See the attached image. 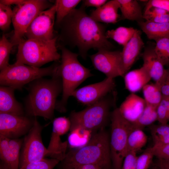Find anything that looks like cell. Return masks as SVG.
<instances>
[{
	"mask_svg": "<svg viewBox=\"0 0 169 169\" xmlns=\"http://www.w3.org/2000/svg\"><path fill=\"white\" fill-rule=\"evenodd\" d=\"M155 46L150 45L145 49L142 54V66L155 82L160 80L164 76L166 69L157 56Z\"/></svg>",
	"mask_w": 169,
	"mask_h": 169,
	"instance_id": "18",
	"label": "cell"
},
{
	"mask_svg": "<svg viewBox=\"0 0 169 169\" xmlns=\"http://www.w3.org/2000/svg\"><path fill=\"white\" fill-rule=\"evenodd\" d=\"M151 169H161L157 166L154 165V166L152 167Z\"/></svg>",
	"mask_w": 169,
	"mask_h": 169,
	"instance_id": "49",
	"label": "cell"
},
{
	"mask_svg": "<svg viewBox=\"0 0 169 169\" xmlns=\"http://www.w3.org/2000/svg\"><path fill=\"white\" fill-rule=\"evenodd\" d=\"M147 137L142 130L136 129L129 134L128 138L126 155L130 152L140 150L146 144Z\"/></svg>",
	"mask_w": 169,
	"mask_h": 169,
	"instance_id": "27",
	"label": "cell"
},
{
	"mask_svg": "<svg viewBox=\"0 0 169 169\" xmlns=\"http://www.w3.org/2000/svg\"><path fill=\"white\" fill-rule=\"evenodd\" d=\"M42 129L43 127L36 117H34L33 126L23 139L20 154L19 168L47 156L48 151L42 139Z\"/></svg>",
	"mask_w": 169,
	"mask_h": 169,
	"instance_id": "10",
	"label": "cell"
},
{
	"mask_svg": "<svg viewBox=\"0 0 169 169\" xmlns=\"http://www.w3.org/2000/svg\"><path fill=\"white\" fill-rule=\"evenodd\" d=\"M14 46L3 34L0 40V69L2 70L9 65V57Z\"/></svg>",
	"mask_w": 169,
	"mask_h": 169,
	"instance_id": "31",
	"label": "cell"
},
{
	"mask_svg": "<svg viewBox=\"0 0 169 169\" xmlns=\"http://www.w3.org/2000/svg\"><path fill=\"white\" fill-rule=\"evenodd\" d=\"M58 37L49 41L23 40L18 44L16 62L36 67L61 58L57 46Z\"/></svg>",
	"mask_w": 169,
	"mask_h": 169,
	"instance_id": "6",
	"label": "cell"
},
{
	"mask_svg": "<svg viewBox=\"0 0 169 169\" xmlns=\"http://www.w3.org/2000/svg\"><path fill=\"white\" fill-rule=\"evenodd\" d=\"M146 21L157 23H169V12L152 17Z\"/></svg>",
	"mask_w": 169,
	"mask_h": 169,
	"instance_id": "41",
	"label": "cell"
},
{
	"mask_svg": "<svg viewBox=\"0 0 169 169\" xmlns=\"http://www.w3.org/2000/svg\"><path fill=\"white\" fill-rule=\"evenodd\" d=\"M155 83L160 87L162 96L169 98V84L161 80Z\"/></svg>",
	"mask_w": 169,
	"mask_h": 169,
	"instance_id": "43",
	"label": "cell"
},
{
	"mask_svg": "<svg viewBox=\"0 0 169 169\" xmlns=\"http://www.w3.org/2000/svg\"><path fill=\"white\" fill-rule=\"evenodd\" d=\"M62 169H72L84 165H98L112 169L110 137L103 128L93 135L84 146L70 150L61 161Z\"/></svg>",
	"mask_w": 169,
	"mask_h": 169,
	"instance_id": "3",
	"label": "cell"
},
{
	"mask_svg": "<svg viewBox=\"0 0 169 169\" xmlns=\"http://www.w3.org/2000/svg\"><path fill=\"white\" fill-rule=\"evenodd\" d=\"M121 51L100 49L90 56L94 68L103 73L106 77L114 79L123 77L121 69Z\"/></svg>",
	"mask_w": 169,
	"mask_h": 169,
	"instance_id": "14",
	"label": "cell"
},
{
	"mask_svg": "<svg viewBox=\"0 0 169 169\" xmlns=\"http://www.w3.org/2000/svg\"><path fill=\"white\" fill-rule=\"evenodd\" d=\"M60 162L57 159L44 158L39 161L24 165L19 169H53Z\"/></svg>",
	"mask_w": 169,
	"mask_h": 169,
	"instance_id": "32",
	"label": "cell"
},
{
	"mask_svg": "<svg viewBox=\"0 0 169 169\" xmlns=\"http://www.w3.org/2000/svg\"><path fill=\"white\" fill-rule=\"evenodd\" d=\"M71 122L69 117H59L54 119L50 141L47 148V156L62 161L67 153L68 141H62L61 136L70 131Z\"/></svg>",
	"mask_w": 169,
	"mask_h": 169,
	"instance_id": "12",
	"label": "cell"
},
{
	"mask_svg": "<svg viewBox=\"0 0 169 169\" xmlns=\"http://www.w3.org/2000/svg\"><path fill=\"white\" fill-rule=\"evenodd\" d=\"M146 105L144 99L131 93L126 98L119 108L126 119L133 122L140 115Z\"/></svg>",
	"mask_w": 169,
	"mask_h": 169,
	"instance_id": "20",
	"label": "cell"
},
{
	"mask_svg": "<svg viewBox=\"0 0 169 169\" xmlns=\"http://www.w3.org/2000/svg\"><path fill=\"white\" fill-rule=\"evenodd\" d=\"M136 30L133 27L120 26L106 31L105 35L107 38L112 39L124 47L132 38Z\"/></svg>",
	"mask_w": 169,
	"mask_h": 169,
	"instance_id": "25",
	"label": "cell"
},
{
	"mask_svg": "<svg viewBox=\"0 0 169 169\" xmlns=\"http://www.w3.org/2000/svg\"><path fill=\"white\" fill-rule=\"evenodd\" d=\"M120 4L122 19L137 22L144 19L141 8L136 0H118Z\"/></svg>",
	"mask_w": 169,
	"mask_h": 169,
	"instance_id": "24",
	"label": "cell"
},
{
	"mask_svg": "<svg viewBox=\"0 0 169 169\" xmlns=\"http://www.w3.org/2000/svg\"><path fill=\"white\" fill-rule=\"evenodd\" d=\"M55 14V4L40 13L28 27L25 36L27 39L44 41L53 39L55 37L54 33Z\"/></svg>",
	"mask_w": 169,
	"mask_h": 169,
	"instance_id": "11",
	"label": "cell"
},
{
	"mask_svg": "<svg viewBox=\"0 0 169 169\" xmlns=\"http://www.w3.org/2000/svg\"><path fill=\"white\" fill-rule=\"evenodd\" d=\"M154 49L158 59L164 66L169 64V38H164L156 41Z\"/></svg>",
	"mask_w": 169,
	"mask_h": 169,
	"instance_id": "30",
	"label": "cell"
},
{
	"mask_svg": "<svg viewBox=\"0 0 169 169\" xmlns=\"http://www.w3.org/2000/svg\"><path fill=\"white\" fill-rule=\"evenodd\" d=\"M169 102V98L163 97L157 107V120L160 124H167L168 122L167 111Z\"/></svg>",
	"mask_w": 169,
	"mask_h": 169,
	"instance_id": "35",
	"label": "cell"
},
{
	"mask_svg": "<svg viewBox=\"0 0 169 169\" xmlns=\"http://www.w3.org/2000/svg\"><path fill=\"white\" fill-rule=\"evenodd\" d=\"M34 119L25 115L0 113V135L10 139L19 138L28 132Z\"/></svg>",
	"mask_w": 169,
	"mask_h": 169,
	"instance_id": "15",
	"label": "cell"
},
{
	"mask_svg": "<svg viewBox=\"0 0 169 169\" xmlns=\"http://www.w3.org/2000/svg\"><path fill=\"white\" fill-rule=\"evenodd\" d=\"M157 107L146 104L143 112L135 121L131 122L134 130L142 129L146 126L151 125L157 120Z\"/></svg>",
	"mask_w": 169,
	"mask_h": 169,
	"instance_id": "26",
	"label": "cell"
},
{
	"mask_svg": "<svg viewBox=\"0 0 169 169\" xmlns=\"http://www.w3.org/2000/svg\"><path fill=\"white\" fill-rule=\"evenodd\" d=\"M85 9L82 5L74 9L59 26L61 29L60 40L66 45L76 47L84 59L90 49L110 50L114 48L106 37L105 26L93 20Z\"/></svg>",
	"mask_w": 169,
	"mask_h": 169,
	"instance_id": "1",
	"label": "cell"
},
{
	"mask_svg": "<svg viewBox=\"0 0 169 169\" xmlns=\"http://www.w3.org/2000/svg\"><path fill=\"white\" fill-rule=\"evenodd\" d=\"M61 62L57 68L62 79V95L61 100L56 103L55 109L64 112L66 110L69 97L81 83L93 74L78 61V54L64 47H61Z\"/></svg>",
	"mask_w": 169,
	"mask_h": 169,
	"instance_id": "4",
	"label": "cell"
},
{
	"mask_svg": "<svg viewBox=\"0 0 169 169\" xmlns=\"http://www.w3.org/2000/svg\"><path fill=\"white\" fill-rule=\"evenodd\" d=\"M142 90L146 104L157 107L163 97L159 86L155 83L148 84Z\"/></svg>",
	"mask_w": 169,
	"mask_h": 169,
	"instance_id": "29",
	"label": "cell"
},
{
	"mask_svg": "<svg viewBox=\"0 0 169 169\" xmlns=\"http://www.w3.org/2000/svg\"><path fill=\"white\" fill-rule=\"evenodd\" d=\"M136 152H129L125 156L121 169H136Z\"/></svg>",
	"mask_w": 169,
	"mask_h": 169,
	"instance_id": "37",
	"label": "cell"
},
{
	"mask_svg": "<svg viewBox=\"0 0 169 169\" xmlns=\"http://www.w3.org/2000/svg\"><path fill=\"white\" fill-rule=\"evenodd\" d=\"M114 92L82 110L72 111L69 117L70 132L79 130L92 131L104 128L110 120V110L116 102V94Z\"/></svg>",
	"mask_w": 169,
	"mask_h": 169,
	"instance_id": "5",
	"label": "cell"
},
{
	"mask_svg": "<svg viewBox=\"0 0 169 169\" xmlns=\"http://www.w3.org/2000/svg\"><path fill=\"white\" fill-rule=\"evenodd\" d=\"M53 5L47 0H25L14 7L12 18L14 33L11 41L14 45L23 40L27 29L36 17Z\"/></svg>",
	"mask_w": 169,
	"mask_h": 169,
	"instance_id": "9",
	"label": "cell"
},
{
	"mask_svg": "<svg viewBox=\"0 0 169 169\" xmlns=\"http://www.w3.org/2000/svg\"><path fill=\"white\" fill-rule=\"evenodd\" d=\"M51 77L49 79H38L30 84L25 102L26 115L53 119L57 98L63 90L62 79L57 67Z\"/></svg>",
	"mask_w": 169,
	"mask_h": 169,
	"instance_id": "2",
	"label": "cell"
},
{
	"mask_svg": "<svg viewBox=\"0 0 169 169\" xmlns=\"http://www.w3.org/2000/svg\"><path fill=\"white\" fill-rule=\"evenodd\" d=\"M155 156L158 159H169V144L155 149Z\"/></svg>",
	"mask_w": 169,
	"mask_h": 169,
	"instance_id": "39",
	"label": "cell"
},
{
	"mask_svg": "<svg viewBox=\"0 0 169 169\" xmlns=\"http://www.w3.org/2000/svg\"><path fill=\"white\" fill-rule=\"evenodd\" d=\"M154 165L161 169H169V159L157 158Z\"/></svg>",
	"mask_w": 169,
	"mask_h": 169,
	"instance_id": "44",
	"label": "cell"
},
{
	"mask_svg": "<svg viewBox=\"0 0 169 169\" xmlns=\"http://www.w3.org/2000/svg\"><path fill=\"white\" fill-rule=\"evenodd\" d=\"M120 8L118 0L109 1L100 7L92 10L90 16L98 23H115L120 17L118 13Z\"/></svg>",
	"mask_w": 169,
	"mask_h": 169,
	"instance_id": "21",
	"label": "cell"
},
{
	"mask_svg": "<svg viewBox=\"0 0 169 169\" xmlns=\"http://www.w3.org/2000/svg\"><path fill=\"white\" fill-rule=\"evenodd\" d=\"M80 0H57L54 4L56 8L55 24L59 26L63 19L81 1Z\"/></svg>",
	"mask_w": 169,
	"mask_h": 169,
	"instance_id": "28",
	"label": "cell"
},
{
	"mask_svg": "<svg viewBox=\"0 0 169 169\" xmlns=\"http://www.w3.org/2000/svg\"><path fill=\"white\" fill-rule=\"evenodd\" d=\"M72 169H103L101 167L92 164L76 166Z\"/></svg>",
	"mask_w": 169,
	"mask_h": 169,
	"instance_id": "46",
	"label": "cell"
},
{
	"mask_svg": "<svg viewBox=\"0 0 169 169\" xmlns=\"http://www.w3.org/2000/svg\"><path fill=\"white\" fill-rule=\"evenodd\" d=\"M152 8H156L169 12V0H150L145 8L146 11Z\"/></svg>",
	"mask_w": 169,
	"mask_h": 169,
	"instance_id": "38",
	"label": "cell"
},
{
	"mask_svg": "<svg viewBox=\"0 0 169 169\" xmlns=\"http://www.w3.org/2000/svg\"><path fill=\"white\" fill-rule=\"evenodd\" d=\"M138 23L150 39L156 41L161 38H169V23H162L143 21Z\"/></svg>",
	"mask_w": 169,
	"mask_h": 169,
	"instance_id": "23",
	"label": "cell"
},
{
	"mask_svg": "<svg viewBox=\"0 0 169 169\" xmlns=\"http://www.w3.org/2000/svg\"><path fill=\"white\" fill-rule=\"evenodd\" d=\"M13 14L10 6L0 3V28L3 31H6L9 28Z\"/></svg>",
	"mask_w": 169,
	"mask_h": 169,
	"instance_id": "33",
	"label": "cell"
},
{
	"mask_svg": "<svg viewBox=\"0 0 169 169\" xmlns=\"http://www.w3.org/2000/svg\"><path fill=\"white\" fill-rule=\"evenodd\" d=\"M0 169H9V168L4 163L1 161Z\"/></svg>",
	"mask_w": 169,
	"mask_h": 169,
	"instance_id": "48",
	"label": "cell"
},
{
	"mask_svg": "<svg viewBox=\"0 0 169 169\" xmlns=\"http://www.w3.org/2000/svg\"><path fill=\"white\" fill-rule=\"evenodd\" d=\"M154 148H148L138 156L136 162V169H148L155 156Z\"/></svg>",
	"mask_w": 169,
	"mask_h": 169,
	"instance_id": "34",
	"label": "cell"
},
{
	"mask_svg": "<svg viewBox=\"0 0 169 169\" xmlns=\"http://www.w3.org/2000/svg\"><path fill=\"white\" fill-rule=\"evenodd\" d=\"M23 140L10 139L0 135L1 162L9 169H19V162Z\"/></svg>",
	"mask_w": 169,
	"mask_h": 169,
	"instance_id": "16",
	"label": "cell"
},
{
	"mask_svg": "<svg viewBox=\"0 0 169 169\" xmlns=\"http://www.w3.org/2000/svg\"><path fill=\"white\" fill-rule=\"evenodd\" d=\"M115 87L114 79L106 77L102 81L76 89L71 96L87 106L98 101L113 91Z\"/></svg>",
	"mask_w": 169,
	"mask_h": 169,
	"instance_id": "13",
	"label": "cell"
},
{
	"mask_svg": "<svg viewBox=\"0 0 169 169\" xmlns=\"http://www.w3.org/2000/svg\"><path fill=\"white\" fill-rule=\"evenodd\" d=\"M150 129L154 142L169 132V124L151 125Z\"/></svg>",
	"mask_w": 169,
	"mask_h": 169,
	"instance_id": "36",
	"label": "cell"
},
{
	"mask_svg": "<svg viewBox=\"0 0 169 169\" xmlns=\"http://www.w3.org/2000/svg\"><path fill=\"white\" fill-rule=\"evenodd\" d=\"M14 88L1 85L0 87V113L24 115L22 105L15 99Z\"/></svg>",
	"mask_w": 169,
	"mask_h": 169,
	"instance_id": "19",
	"label": "cell"
},
{
	"mask_svg": "<svg viewBox=\"0 0 169 169\" xmlns=\"http://www.w3.org/2000/svg\"><path fill=\"white\" fill-rule=\"evenodd\" d=\"M144 45L141 32L136 29L133 36L121 51V69L124 76L134 63Z\"/></svg>",
	"mask_w": 169,
	"mask_h": 169,
	"instance_id": "17",
	"label": "cell"
},
{
	"mask_svg": "<svg viewBox=\"0 0 169 169\" xmlns=\"http://www.w3.org/2000/svg\"><path fill=\"white\" fill-rule=\"evenodd\" d=\"M160 80L169 84V68L166 69L165 74Z\"/></svg>",
	"mask_w": 169,
	"mask_h": 169,
	"instance_id": "47",
	"label": "cell"
},
{
	"mask_svg": "<svg viewBox=\"0 0 169 169\" xmlns=\"http://www.w3.org/2000/svg\"><path fill=\"white\" fill-rule=\"evenodd\" d=\"M167 118L168 121H169V102L168 107Z\"/></svg>",
	"mask_w": 169,
	"mask_h": 169,
	"instance_id": "50",
	"label": "cell"
},
{
	"mask_svg": "<svg viewBox=\"0 0 169 169\" xmlns=\"http://www.w3.org/2000/svg\"><path fill=\"white\" fill-rule=\"evenodd\" d=\"M123 77L125 88L134 93L142 89L151 79L142 66L140 68L128 71Z\"/></svg>",
	"mask_w": 169,
	"mask_h": 169,
	"instance_id": "22",
	"label": "cell"
},
{
	"mask_svg": "<svg viewBox=\"0 0 169 169\" xmlns=\"http://www.w3.org/2000/svg\"><path fill=\"white\" fill-rule=\"evenodd\" d=\"M83 1L82 5L85 8L94 7L96 8L100 7L108 1L106 0H85Z\"/></svg>",
	"mask_w": 169,
	"mask_h": 169,
	"instance_id": "40",
	"label": "cell"
},
{
	"mask_svg": "<svg viewBox=\"0 0 169 169\" xmlns=\"http://www.w3.org/2000/svg\"><path fill=\"white\" fill-rule=\"evenodd\" d=\"M25 0H0V3L8 6L20 4L24 2Z\"/></svg>",
	"mask_w": 169,
	"mask_h": 169,
	"instance_id": "45",
	"label": "cell"
},
{
	"mask_svg": "<svg viewBox=\"0 0 169 169\" xmlns=\"http://www.w3.org/2000/svg\"><path fill=\"white\" fill-rule=\"evenodd\" d=\"M110 146L112 169H121L126 155L128 136L134 130L131 122L121 113L119 108L111 113Z\"/></svg>",
	"mask_w": 169,
	"mask_h": 169,
	"instance_id": "7",
	"label": "cell"
},
{
	"mask_svg": "<svg viewBox=\"0 0 169 169\" xmlns=\"http://www.w3.org/2000/svg\"><path fill=\"white\" fill-rule=\"evenodd\" d=\"M58 63L47 67L40 68L16 62L1 70V85L21 90L25 84L43 77H52L55 74Z\"/></svg>",
	"mask_w": 169,
	"mask_h": 169,
	"instance_id": "8",
	"label": "cell"
},
{
	"mask_svg": "<svg viewBox=\"0 0 169 169\" xmlns=\"http://www.w3.org/2000/svg\"><path fill=\"white\" fill-rule=\"evenodd\" d=\"M152 146L155 149L169 144V132L154 142Z\"/></svg>",
	"mask_w": 169,
	"mask_h": 169,
	"instance_id": "42",
	"label": "cell"
}]
</instances>
